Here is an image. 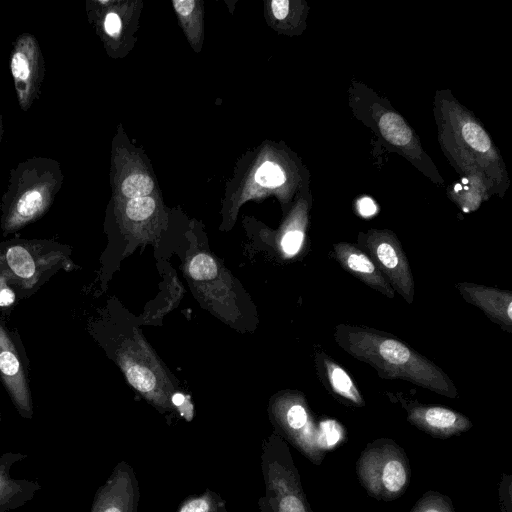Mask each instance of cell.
Wrapping results in <instances>:
<instances>
[{"label": "cell", "instance_id": "7", "mask_svg": "<svg viewBox=\"0 0 512 512\" xmlns=\"http://www.w3.org/2000/svg\"><path fill=\"white\" fill-rule=\"evenodd\" d=\"M28 375L29 360L20 335L0 316V380L18 414L30 420L34 408Z\"/></svg>", "mask_w": 512, "mask_h": 512}, {"label": "cell", "instance_id": "3", "mask_svg": "<svg viewBox=\"0 0 512 512\" xmlns=\"http://www.w3.org/2000/svg\"><path fill=\"white\" fill-rule=\"evenodd\" d=\"M438 120L441 143L447 156L468 174L484 182H500L503 179V165L489 135L469 113L455 101H441Z\"/></svg>", "mask_w": 512, "mask_h": 512}, {"label": "cell", "instance_id": "33", "mask_svg": "<svg viewBox=\"0 0 512 512\" xmlns=\"http://www.w3.org/2000/svg\"><path fill=\"white\" fill-rule=\"evenodd\" d=\"M1 422H2V414H1V412H0V423H1Z\"/></svg>", "mask_w": 512, "mask_h": 512}, {"label": "cell", "instance_id": "2", "mask_svg": "<svg viewBox=\"0 0 512 512\" xmlns=\"http://www.w3.org/2000/svg\"><path fill=\"white\" fill-rule=\"evenodd\" d=\"M64 183L59 162L34 156L10 169L0 204V229L4 237L41 219L51 208Z\"/></svg>", "mask_w": 512, "mask_h": 512}, {"label": "cell", "instance_id": "1", "mask_svg": "<svg viewBox=\"0 0 512 512\" xmlns=\"http://www.w3.org/2000/svg\"><path fill=\"white\" fill-rule=\"evenodd\" d=\"M334 339L342 350L371 366L383 379L405 380L453 399L459 395L441 368L385 332L339 324L335 328Z\"/></svg>", "mask_w": 512, "mask_h": 512}, {"label": "cell", "instance_id": "17", "mask_svg": "<svg viewBox=\"0 0 512 512\" xmlns=\"http://www.w3.org/2000/svg\"><path fill=\"white\" fill-rule=\"evenodd\" d=\"M320 359L322 376L328 389L347 405L365 406L361 393L346 370L325 354Z\"/></svg>", "mask_w": 512, "mask_h": 512}, {"label": "cell", "instance_id": "28", "mask_svg": "<svg viewBox=\"0 0 512 512\" xmlns=\"http://www.w3.org/2000/svg\"><path fill=\"white\" fill-rule=\"evenodd\" d=\"M357 209L362 216L369 217L376 213L377 206L371 198L363 197L358 200Z\"/></svg>", "mask_w": 512, "mask_h": 512}, {"label": "cell", "instance_id": "21", "mask_svg": "<svg viewBox=\"0 0 512 512\" xmlns=\"http://www.w3.org/2000/svg\"><path fill=\"white\" fill-rule=\"evenodd\" d=\"M152 189L153 181L150 177L142 174L128 176L121 186L123 194L130 199L146 197Z\"/></svg>", "mask_w": 512, "mask_h": 512}, {"label": "cell", "instance_id": "15", "mask_svg": "<svg viewBox=\"0 0 512 512\" xmlns=\"http://www.w3.org/2000/svg\"><path fill=\"white\" fill-rule=\"evenodd\" d=\"M27 456L20 452H6L0 456V512L24 506L41 489V485L35 480L11 477L12 466Z\"/></svg>", "mask_w": 512, "mask_h": 512}, {"label": "cell", "instance_id": "14", "mask_svg": "<svg viewBox=\"0 0 512 512\" xmlns=\"http://www.w3.org/2000/svg\"><path fill=\"white\" fill-rule=\"evenodd\" d=\"M334 254L344 270L367 286L393 299L395 291L373 260L361 249L348 242L334 244Z\"/></svg>", "mask_w": 512, "mask_h": 512}, {"label": "cell", "instance_id": "27", "mask_svg": "<svg viewBox=\"0 0 512 512\" xmlns=\"http://www.w3.org/2000/svg\"><path fill=\"white\" fill-rule=\"evenodd\" d=\"M121 20L120 17L114 13L109 12L105 15L103 20V29L107 35L110 37H117L121 30Z\"/></svg>", "mask_w": 512, "mask_h": 512}, {"label": "cell", "instance_id": "26", "mask_svg": "<svg viewBox=\"0 0 512 512\" xmlns=\"http://www.w3.org/2000/svg\"><path fill=\"white\" fill-rule=\"evenodd\" d=\"M304 231L302 229L288 230L282 237L281 247L286 256L296 255L303 244Z\"/></svg>", "mask_w": 512, "mask_h": 512}, {"label": "cell", "instance_id": "8", "mask_svg": "<svg viewBox=\"0 0 512 512\" xmlns=\"http://www.w3.org/2000/svg\"><path fill=\"white\" fill-rule=\"evenodd\" d=\"M358 244L373 260L384 277L407 303L414 300L415 285L408 259L397 236L390 230L360 232Z\"/></svg>", "mask_w": 512, "mask_h": 512}, {"label": "cell", "instance_id": "5", "mask_svg": "<svg viewBox=\"0 0 512 512\" xmlns=\"http://www.w3.org/2000/svg\"><path fill=\"white\" fill-rule=\"evenodd\" d=\"M260 467L265 492L260 512H313L287 442L272 434L262 444Z\"/></svg>", "mask_w": 512, "mask_h": 512}, {"label": "cell", "instance_id": "24", "mask_svg": "<svg viewBox=\"0 0 512 512\" xmlns=\"http://www.w3.org/2000/svg\"><path fill=\"white\" fill-rule=\"evenodd\" d=\"M126 376L131 385L140 392L148 393L155 388L154 375L142 366H130L126 370Z\"/></svg>", "mask_w": 512, "mask_h": 512}, {"label": "cell", "instance_id": "23", "mask_svg": "<svg viewBox=\"0 0 512 512\" xmlns=\"http://www.w3.org/2000/svg\"><path fill=\"white\" fill-rule=\"evenodd\" d=\"M255 180L263 187H277L285 181V175L278 165L264 162L255 173Z\"/></svg>", "mask_w": 512, "mask_h": 512}, {"label": "cell", "instance_id": "6", "mask_svg": "<svg viewBox=\"0 0 512 512\" xmlns=\"http://www.w3.org/2000/svg\"><path fill=\"white\" fill-rule=\"evenodd\" d=\"M359 483L373 498L392 501L407 490L411 468L404 449L393 439L380 438L367 444L356 462Z\"/></svg>", "mask_w": 512, "mask_h": 512}, {"label": "cell", "instance_id": "19", "mask_svg": "<svg viewBox=\"0 0 512 512\" xmlns=\"http://www.w3.org/2000/svg\"><path fill=\"white\" fill-rule=\"evenodd\" d=\"M410 512H457L451 499L437 491L429 490L414 504Z\"/></svg>", "mask_w": 512, "mask_h": 512}, {"label": "cell", "instance_id": "4", "mask_svg": "<svg viewBox=\"0 0 512 512\" xmlns=\"http://www.w3.org/2000/svg\"><path fill=\"white\" fill-rule=\"evenodd\" d=\"M71 253L68 244L55 240L12 238L0 242V267L10 276L22 301L58 271L76 269Z\"/></svg>", "mask_w": 512, "mask_h": 512}, {"label": "cell", "instance_id": "22", "mask_svg": "<svg viewBox=\"0 0 512 512\" xmlns=\"http://www.w3.org/2000/svg\"><path fill=\"white\" fill-rule=\"evenodd\" d=\"M189 272L195 280H209L216 276L217 266L213 258L207 254L200 253L191 260Z\"/></svg>", "mask_w": 512, "mask_h": 512}, {"label": "cell", "instance_id": "25", "mask_svg": "<svg viewBox=\"0 0 512 512\" xmlns=\"http://www.w3.org/2000/svg\"><path fill=\"white\" fill-rule=\"evenodd\" d=\"M155 209V201L151 197H141L129 200L126 205L127 216L135 221L148 218Z\"/></svg>", "mask_w": 512, "mask_h": 512}, {"label": "cell", "instance_id": "18", "mask_svg": "<svg viewBox=\"0 0 512 512\" xmlns=\"http://www.w3.org/2000/svg\"><path fill=\"white\" fill-rule=\"evenodd\" d=\"M176 512H228L225 500L215 491L206 489L199 495L186 497Z\"/></svg>", "mask_w": 512, "mask_h": 512}, {"label": "cell", "instance_id": "31", "mask_svg": "<svg viewBox=\"0 0 512 512\" xmlns=\"http://www.w3.org/2000/svg\"><path fill=\"white\" fill-rule=\"evenodd\" d=\"M172 402L175 405L179 406L184 402V396L182 394L177 393L172 397Z\"/></svg>", "mask_w": 512, "mask_h": 512}, {"label": "cell", "instance_id": "9", "mask_svg": "<svg viewBox=\"0 0 512 512\" xmlns=\"http://www.w3.org/2000/svg\"><path fill=\"white\" fill-rule=\"evenodd\" d=\"M9 69L18 106L27 112L40 98L45 76L44 56L34 34L22 32L14 39Z\"/></svg>", "mask_w": 512, "mask_h": 512}, {"label": "cell", "instance_id": "29", "mask_svg": "<svg viewBox=\"0 0 512 512\" xmlns=\"http://www.w3.org/2000/svg\"><path fill=\"white\" fill-rule=\"evenodd\" d=\"M289 4L288 0H273L271 2V9L276 19L282 20L287 16Z\"/></svg>", "mask_w": 512, "mask_h": 512}, {"label": "cell", "instance_id": "30", "mask_svg": "<svg viewBox=\"0 0 512 512\" xmlns=\"http://www.w3.org/2000/svg\"><path fill=\"white\" fill-rule=\"evenodd\" d=\"M173 5L175 10L182 16H188L194 9L195 1L193 0H185V1H173Z\"/></svg>", "mask_w": 512, "mask_h": 512}, {"label": "cell", "instance_id": "13", "mask_svg": "<svg viewBox=\"0 0 512 512\" xmlns=\"http://www.w3.org/2000/svg\"><path fill=\"white\" fill-rule=\"evenodd\" d=\"M463 299L482 310L485 315L503 329H512V293L475 283H457Z\"/></svg>", "mask_w": 512, "mask_h": 512}, {"label": "cell", "instance_id": "32", "mask_svg": "<svg viewBox=\"0 0 512 512\" xmlns=\"http://www.w3.org/2000/svg\"><path fill=\"white\" fill-rule=\"evenodd\" d=\"M1 132H2V117L0 114V139H1Z\"/></svg>", "mask_w": 512, "mask_h": 512}, {"label": "cell", "instance_id": "12", "mask_svg": "<svg viewBox=\"0 0 512 512\" xmlns=\"http://www.w3.org/2000/svg\"><path fill=\"white\" fill-rule=\"evenodd\" d=\"M407 412L410 424L435 438L447 439L472 427L465 415L442 406L413 405Z\"/></svg>", "mask_w": 512, "mask_h": 512}, {"label": "cell", "instance_id": "11", "mask_svg": "<svg viewBox=\"0 0 512 512\" xmlns=\"http://www.w3.org/2000/svg\"><path fill=\"white\" fill-rule=\"evenodd\" d=\"M139 483L133 467L120 461L93 498L90 512H137Z\"/></svg>", "mask_w": 512, "mask_h": 512}, {"label": "cell", "instance_id": "16", "mask_svg": "<svg viewBox=\"0 0 512 512\" xmlns=\"http://www.w3.org/2000/svg\"><path fill=\"white\" fill-rule=\"evenodd\" d=\"M376 126L384 139L411 160L423 161V151L404 120L394 111L379 108Z\"/></svg>", "mask_w": 512, "mask_h": 512}, {"label": "cell", "instance_id": "10", "mask_svg": "<svg viewBox=\"0 0 512 512\" xmlns=\"http://www.w3.org/2000/svg\"><path fill=\"white\" fill-rule=\"evenodd\" d=\"M278 434L315 465L322 464L326 452L320 443L319 426L316 425L306 403L289 400L275 412Z\"/></svg>", "mask_w": 512, "mask_h": 512}, {"label": "cell", "instance_id": "20", "mask_svg": "<svg viewBox=\"0 0 512 512\" xmlns=\"http://www.w3.org/2000/svg\"><path fill=\"white\" fill-rule=\"evenodd\" d=\"M21 301L8 273L0 267V316H9Z\"/></svg>", "mask_w": 512, "mask_h": 512}]
</instances>
